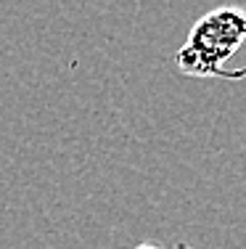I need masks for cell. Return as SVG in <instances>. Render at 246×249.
I'll return each mask as SVG.
<instances>
[{
	"instance_id": "6da1fadb",
	"label": "cell",
	"mask_w": 246,
	"mask_h": 249,
	"mask_svg": "<svg viewBox=\"0 0 246 249\" xmlns=\"http://www.w3.org/2000/svg\"><path fill=\"white\" fill-rule=\"evenodd\" d=\"M246 43V11L238 5H220L204 14L193 24L185 45L175 53V64L183 74L191 77H225L241 80L244 69H225L228 58L236 56Z\"/></svg>"
},
{
	"instance_id": "7a4b0ae2",
	"label": "cell",
	"mask_w": 246,
	"mask_h": 249,
	"mask_svg": "<svg viewBox=\"0 0 246 249\" xmlns=\"http://www.w3.org/2000/svg\"><path fill=\"white\" fill-rule=\"evenodd\" d=\"M132 249H164V247H156V244H138V247H132Z\"/></svg>"
}]
</instances>
